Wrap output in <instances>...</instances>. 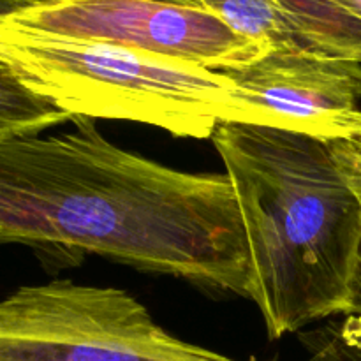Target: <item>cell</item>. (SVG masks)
I'll use <instances>...</instances> for the list:
<instances>
[{
    "label": "cell",
    "mask_w": 361,
    "mask_h": 361,
    "mask_svg": "<svg viewBox=\"0 0 361 361\" xmlns=\"http://www.w3.org/2000/svg\"><path fill=\"white\" fill-rule=\"evenodd\" d=\"M7 14H11L9 6H7V4L4 2V0H0V18H2V16H7Z\"/></svg>",
    "instance_id": "13"
},
{
    "label": "cell",
    "mask_w": 361,
    "mask_h": 361,
    "mask_svg": "<svg viewBox=\"0 0 361 361\" xmlns=\"http://www.w3.org/2000/svg\"><path fill=\"white\" fill-rule=\"evenodd\" d=\"M303 342L309 349L305 361H361V319L349 316L341 326L331 324Z\"/></svg>",
    "instance_id": "9"
},
{
    "label": "cell",
    "mask_w": 361,
    "mask_h": 361,
    "mask_svg": "<svg viewBox=\"0 0 361 361\" xmlns=\"http://www.w3.org/2000/svg\"><path fill=\"white\" fill-rule=\"evenodd\" d=\"M335 159L341 168L342 175L345 176L349 185L353 187L355 194L361 203V154L351 143H331Z\"/></svg>",
    "instance_id": "10"
},
{
    "label": "cell",
    "mask_w": 361,
    "mask_h": 361,
    "mask_svg": "<svg viewBox=\"0 0 361 361\" xmlns=\"http://www.w3.org/2000/svg\"><path fill=\"white\" fill-rule=\"evenodd\" d=\"M349 316H356L361 319V247L358 264H356L355 281H353V300H351V314Z\"/></svg>",
    "instance_id": "12"
},
{
    "label": "cell",
    "mask_w": 361,
    "mask_h": 361,
    "mask_svg": "<svg viewBox=\"0 0 361 361\" xmlns=\"http://www.w3.org/2000/svg\"><path fill=\"white\" fill-rule=\"evenodd\" d=\"M307 51L361 63V0H277Z\"/></svg>",
    "instance_id": "6"
},
{
    "label": "cell",
    "mask_w": 361,
    "mask_h": 361,
    "mask_svg": "<svg viewBox=\"0 0 361 361\" xmlns=\"http://www.w3.org/2000/svg\"><path fill=\"white\" fill-rule=\"evenodd\" d=\"M71 120L59 106L30 90L16 71L0 59V143L39 136Z\"/></svg>",
    "instance_id": "7"
},
{
    "label": "cell",
    "mask_w": 361,
    "mask_h": 361,
    "mask_svg": "<svg viewBox=\"0 0 361 361\" xmlns=\"http://www.w3.org/2000/svg\"><path fill=\"white\" fill-rule=\"evenodd\" d=\"M212 143L235 190L249 247V300L268 337L349 316L361 203L331 143L245 123H221Z\"/></svg>",
    "instance_id": "1"
},
{
    "label": "cell",
    "mask_w": 361,
    "mask_h": 361,
    "mask_svg": "<svg viewBox=\"0 0 361 361\" xmlns=\"http://www.w3.org/2000/svg\"><path fill=\"white\" fill-rule=\"evenodd\" d=\"M201 7L270 51H307L277 0H201Z\"/></svg>",
    "instance_id": "8"
},
{
    "label": "cell",
    "mask_w": 361,
    "mask_h": 361,
    "mask_svg": "<svg viewBox=\"0 0 361 361\" xmlns=\"http://www.w3.org/2000/svg\"><path fill=\"white\" fill-rule=\"evenodd\" d=\"M267 127L326 143L361 141V63L314 51H270L222 71Z\"/></svg>",
    "instance_id": "5"
},
{
    "label": "cell",
    "mask_w": 361,
    "mask_h": 361,
    "mask_svg": "<svg viewBox=\"0 0 361 361\" xmlns=\"http://www.w3.org/2000/svg\"><path fill=\"white\" fill-rule=\"evenodd\" d=\"M0 21L18 30L106 42L214 71L245 66L270 53L212 11L164 0H60Z\"/></svg>",
    "instance_id": "4"
},
{
    "label": "cell",
    "mask_w": 361,
    "mask_h": 361,
    "mask_svg": "<svg viewBox=\"0 0 361 361\" xmlns=\"http://www.w3.org/2000/svg\"><path fill=\"white\" fill-rule=\"evenodd\" d=\"M4 2L9 6L11 13H16V11L28 9V7L35 6H46V4L60 2V0H4ZM164 2H173V4H182V6H200L197 0H164Z\"/></svg>",
    "instance_id": "11"
},
{
    "label": "cell",
    "mask_w": 361,
    "mask_h": 361,
    "mask_svg": "<svg viewBox=\"0 0 361 361\" xmlns=\"http://www.w3.org/2000/svg\"><path fill=\"white\" fill-rule=\"evenodd\" d=\"M0 361H238L168 334L116 288L51 281L0 300Z\"/></svg>",
    "instance_id": "3"
},
{
    "label": "cell",
    "mask_w": 361,
    "mask_h": 361,
    "mask_svg": "<svg viewBox=\"0 0 361 361\" xmlns=\"http://www.w3.org/2000/svg\"><path fill=\"white\" fill-rule=\"evenodd\" d=\"M197 2H200V6H201V0H197Z\"/></svg>",
    "instance_id": "14"
},
{
    "label": "cell",
    "mask_w": 361,
    "mask_h": 361,
    "mask_svg": "<svg viewBox=\"0 0 361 361\" xmlns=\"http://www.w3.org/2000/svg\"><path fill=\"white\" fill-rule=\"evenodd\" d=\"M0 59L71 118L130 120L192 140H212L221 123L267 127L263 113L222 71L2 21Z\"/></svg>",
    "instance_id": "2"
}]
</instances>
